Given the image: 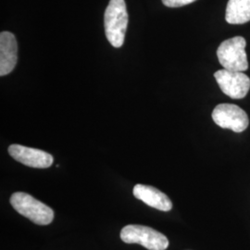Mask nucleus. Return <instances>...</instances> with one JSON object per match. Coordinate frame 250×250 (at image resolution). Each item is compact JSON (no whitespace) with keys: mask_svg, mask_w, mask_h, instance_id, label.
<instances>
[{"mask_svg":"<svg viewBox=\"0 0 250 250\" xmlns=\"http://www.w3.org/2000/svg\"><path fill=\"white\" fill-rule=\"evenodd\" d=\"M128 21L125 0H110L105 11L104 24L107 41L112 46L119 48L124 45Z\"/></svg>","mask_w":250,"mask_h":250,"instance_id":"f257e3e1","label":"nucleus"},{"mask_svg":"<svg viewBox=\"0 0 250 250\" xmlns=\"http://www.w3.org/2000/svg\"><path fill=\"white\" fill-rule=\"evenodd\" d=\"M9 202L18 213L26 217L34 224L48 225L53 221V209L27 193H14Z\"/></svg>","mask_w":250,"mask_h":250,"instance_id":"f03ea898","label":"nucleus"},{"mask_svg":"<svg viewBox=\"0 0 250 250\" xmlns=\"http://www.w3.org/2000/svg\"><path fill=\"white\" fill-rule=\"evenodd\" d=\"M247 41L242 36H235L224 41L217 50L218 60L224 69L232 72H244L249 68L246 53Z\"/></svg>","mask_w":250,"mask_h":250,"instance_id":"7ed1b4c3","label":"nucleus"},{"mask_svg":"<svg viewBox=\"0 0 250 250\" xmlns=\"http://www.w3.org/2000/svg\"><path fill=\"white\" fill-rule=\"evenodd\" d=\"M121 239L126 244H138L148 250H166L169 247L168 238L155 229L130 224L121 231Z\"/></svg>","mask_w":250,"mask_h":250,"instance_id":"20e7f679","label":"nucleus"},{"mask_svg":"<svg viewBox=\"0 0 250 250\" xmlns=\"http://www.w3.org/2000/svg\"><path fill=\"white\" fill-rule=\"evenodd\" d=\"M215 124L224 128L230 129L235 133L244 132L250 125L248 114L241 107L233 104H220L212 112Z\"/></svg>","mask_w":250,"mask_h":250,"instance_id":"39448f33","label":"nucleus"},{"mask_svg":"<svg viewBox=\"0 0 250 250\" xmlns=\"http://www.w3.org/2000/svg\"><path fill=\"white\" fill-rule=\"evenodd\" d=\"M214 77L224 94L232 99H244L250 89V79L242 72L219 70Z\"/></svg>","mask_w":250,"mask_h":250,"instance_id":"423d86ee","label":"nucleus"},{"mask_svg":"<svg viewBox=\"0 0 250 250\" xmlns=\"http://www.w3.org/2000/svg\"><path fill=\"white\" fill-rule=\"evenodd\" d=\"M9 153L15 161L28 167L45 169L53 164V157L49 153L40 149L21 145H11L9 147Z\"/></svg>","mask_w":250,"mask_h":250,"instance_id":"0eeeda50","label":"nucleus"},{"mask_svg":"<svg viewBox=\"0 0 250 250\" xmlns=\"http://www.w3.org/2000/svg\"><path fill=\"white\" fill-rule=\"evenodd\" d=\"M18 62V44L16 37L9 32L0 34V75L12 72Z\"/></svg>","mask_w":250,"mask_h":250,"instance_id":"6e6552de","label":"nucleus"},{"mask_svg":"<svg viewBox=\"0 0 250 250\" xmlns=\"http://www.w3.org/2000/svg\"><path fill=\"white\" fill-rule=\"evenodd\" d=\"M133 193L135 198L161 211H170L172 208V202L170 198L157 188L150 186L136 185Z\"/></svg>","mask_w":250,"mask_h":250,"instance_id":"1a4fd4ad","label":"nucleus"},{"mask_svg":"<svg viewBox=\"0 0 250 250\" xmlns=\"http://www.w3.org/2000/svg\"><path fill=\"white\" fill-rule=\"evenodd\" d=\"M225 20L230 24H244L250 21V0H229Z\"/></svg>","mask_w":250,"mask_h":250,"instance_id":"9d476101","label":"nucleus"},{"mask_svg":"<svg viewBox=\"0 0 250 250\" xmlns=\"http://www.w3.org/2000/svg\"><path fill=\"white\" fill-rule=\"evenodd\" d=\"M197 0H162V3L169 8H179L191 4Z\"/></svg>","mask_w":250,"mask_h":250,"instance_id":"9b49d317","label":"nucleus"}]
</instances>
